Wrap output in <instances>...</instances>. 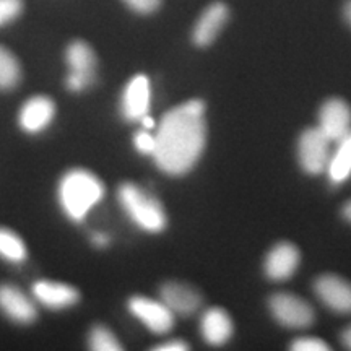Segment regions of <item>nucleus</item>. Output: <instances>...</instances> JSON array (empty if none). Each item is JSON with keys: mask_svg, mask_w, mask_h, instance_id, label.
Instances as JSON below:
<instances>
[{"mask_svg": "<svg viewBox=\"0 0 351 351\" xmlns=\"http://www.w3.org/2000/svg\"><path fill=\"white\" fill-rule=\"evenodd\" d=\"M156 350L158 351H186L189 350V345L186 341H181V340H171L168 343L156 346Z\"/></svg>", "mask_w": 351, "mask_h": 351, "instance_id": "nucleus-26", "label": "nucleus"}, {"mask_svg": "<svg viewBox=\"0 0 351 351\" xmlns=\"http://www.w3.org/2000/svg\"><path fill=\"white\" fill-rule=\"evenodd\" d=\"M343 217L348 219V221H351V200L343 207Z\"/></svg>", "mask_w": 351, "mask_h": 351, "instance_id": "nucleus-31", "label": "nucleus"}, {"mask_svg": "<svg viewBox=\"0 0 351 351\" xmlns=\"http://www.w3.org/2000/svg\"><path fill=\"white\" fill-rule=\"evenodd\" d=\"M205 106L199 99L171 109L158 125L153 160L169 176H182L199 161L207 142Z\"/></svg>", "mask_w": 351, "mask_h": 351, "instance_id": "nucleus-1", "label": "nucleus"}, {"mask_svg": "<svg viewBox=\"0 0 351 351\" xmlns=\"http://www.w3.org/2000/svg\"><path fill=\"white\" fill-rule=\"evenodd\" d=\"M33 295L43 306L51 309H65L77 304L80 300L78 289L65 283L56 282H38L33 287Z\"/></svg>", "mask_w": 351, "mask_h": 351, "instance_id": "nucleus-16", "label": "nucleus"}, {"mask_svg": "<svg viewBox=\"0 0 351 351\" xmlns=\"http://www.w3.org/2000/svg\"><path fill=\"white\" fill-rule=\"evenodd\" d=\"M202 335L207 343L213 346L225 345L232 335V322L225 311L212 307L202 317Z\"/></svg>", "mask_w": 351, "mask_h": 351, "instance_id": "nucleus-17", "label": "nucleus"}, {"mask_svg": "<svg viewBox=\"0 0 351 351\" xmlns=\"http://www.w3.org/2000/svg\"><path fill=\"white\" fill-rule=\"evenodd\" d=\"M0 311L13 322L29 324L36 319V307L21 289L12 285L0 287Z\"/></svg>", "mask_w": 351, "mask_h": 351, "instance_id": "nucleus-13", "label": "nucleus"}, {"mask_svg": "<svg viewBox=\"0 0 351 351\" xmlns=\"http://www.w3.org/2000/svg\"><path fill=\"white\" fill-rule=\"evenodd\" d=\"M300 265V251L291 243H280L265 258V275L274 282H283L295 274Z\"/></svg>", "mask_w": 351, "mask_h": 351, "instance_id": "nucleus-14", "label": "nucleus"}, {"mask_svg": "<svg viewBox=\"0 0 351 351\" xmlns=\"http://www.w3.org/2000/svg\"><path fill=\"white\" fill-rule=\"evenodd\" d=\"M129 311L153 333H166L174 326V313L163 301L134 296L129 301Z\"/></svg>", "mask_w": 351, "mask_h": 351, "instance_id": "nucleus-7", "label": "nucleus"}, {"mask_svg": "<svg viewBox=\"0 0 351 351\" xmlns=\"http://www.w3.org/2000/svg\"><path fill=\"white\" fill-rule=\"evenodd\" d=\"M0 257L8 262L21 263L26 261V245L19 234L0 228Z\"/></svg>", "mask_w": 351, "mask_h": 351, "instance_id": "nucleus-20", "label": "nucleus"}, {"mask_svg": "<svg viewBox=\"0 0 351 351\" xmlns=\"http://www.w3.org/2000/svg\"><path fill=\"white\" fill-rule=\"evenodd\" d=\"M343 16L346 20V23L351 26V0H346L343 5Z\"/></svg>", "mask_w": 351, "mask_h": 351, "instance_id": "nucleus-29", "label": "nucleus"}, {"mask_svg": "<svg viewBox=\"0 0 351 351\" xmlns=\"http://www.w3.org/2000/svg\"><path fill=\"white\" fill-rule=\"evenodd\" d=\"M119 202L122 208L138 228L148 232H160L166 228V213L161 204L152 194L135 184H122L119 187Z\"/></svg>", "mask_w": 351, "mask_h": 351, "instance_id": "nucleus-3", "label": "nucleus"}, {"mask_svg": "<svg viewBox=\"0 0 351 351\" xmlns=\"http://www.w3.org/2000/svg\"><path fill=\"white\" fill-rule=\"evenodd\" d=\"M65 60L69 65L67 88L70 91H83L95 83L96 56L90 44L85 41H73L65 51Z\"/></svg>", "mask_w": 351, "mask_h": 351, "instance_id": "nucleus-4", "label": "nucleus"}, {"mask_svg": "<svg viewBox=\"0 0 351 351\" xmlns=\"http://www.w3.org/2000/svg\"><path fill=\"white\" fill-rule=\"evenodd\" d=\"M88 343H90V348L95 351H119L122 346L119 340L114 337V333L109 330V328L98 326L95 327L90 333V339H88Z\"/></svg>", "mask_w": 351, "mask_h": 351, "instance_id": "nucleus-21", "label": "nucleus"}, {"mask_svg": "<svg viewBox=\"0 0 351 351\" xmlns=\"http://www.w3.org/2000/svg\"><path fill=\"white\" fill-rule=\"evenodd\" d=\"M21 80V67L19 59L7 47L0 46V90H13Z\"/></svg>", "mask_w": 351, "mask_h": 351, "instance_id": "nucleus-19", "label": "nucleus"}, {"mask_svg": "<svg viewBox=\"0 0 351 351\" xmlns=\"http://www.w3.org/2000/svg\"><path fill=\"white\" fill-rule=\"evenodd\" d=\"M328 140L319 127L307 129L302 132L298 143V158H300L301 168L307 174H320L327 169L330 161V148Z\"/></svg>", "mask_w": 351, "mask_h": 351, "instance_id": "nucleus-6", "label": "nucleus"}, {"mask_svg": "<svg viewBox=\"0 0 351 351\" xmlns=\"http://www.w3.org/2000/svg\"><path fill=\"white\" fill-rule=\"evenodd\" d=\"M276 322L288 328H307L314 324L313 307L291 293H276L269 301Z\"/></svg>", "mask_w": 351, "mask_h": 351, "instance_id": "nucleus-5", "label": "nucleus"}, {"mask_svg": "<svg viewBox=\"0 0 351 351\" xmlns=\"http://www.w3.org/2000/svg\"><path fill=\"white\" fill-rule=\"evenodd\" d=\"M328 178L333 184H341L351 176V132L339 140V148L330 156L327 166Z\"/></svg>", "mask_w": 351, "mask_h": 351, "instance_id": "nucleus-18", "label": "nucleus"}, {"mask_svg": "<svg viewBox=\"0 0 351 351\" xmlns=\"http://www.w3.org/2000/svg\"><path fill=\"white\" fill-rule=\"evenodd\" d=\"M150 108V82L145 75H135L127 83L122 95V114L127 121H142Z\"/></svg>", "mask_w": 351, "mask_h": 351, "instance_id": "nucleus-11", "label": "nucleus"}, {"mask_svg": "<svg viewBox=\"0 0 351 351\" xmlns=\"http://www.w3.org/2000/svg\"><path fill=\"white\" fill-rule=\"evenodd\" d=\"M160 296L161 301H163L174 314L179 315L194 314L202 304V298L194 288L176 282L165 283L163 287H161Z\"/></svg>", "mask_w": 351, "mask_h": 351, "instance_id": "nucleus-15", "label": "nucleus"}, {"mask_svg": "<svg viewBox=\"0 0 351 351\" xmlns=\"http://www.w3.org/2000/svg\"><path fill=\"white\" fill-rule=\"evenodd\" d=\"M104 195L103 182L85 169H73L62 176L59 184V200L65 215L73 221H82L88 212Z\"/></svg>", "mask_w": 351, "mask_h": 351, "instance_id": "nucleus-2", "label": "nucleus"}, {"mask_svg": "<svg viewBox=\"0 0 351 351\" xmlns=\"http://www.w3.org/2000/svg\"><path fill=\"white\" fill-rule=\"evenodd\" d=\"M341 341H343V345L346 348L351 350V326L346 327L343 333H341Z\"/></svg>", "mask_w": 351, "mask_h": 351, "instance_id": "nucleus-28", "label": "nucleus"}, {"mask_svg": "<svg viewBox=\"0 0 351 351\" xmlns=\"http://www.w3.org/2000/svg\"><path fill=\"white\" fill-rule=\"evenodd\" d=\"M93 244L98 245V247H104V245H108L109 243V238L106 234H103V232H96V234H93Z\"/></svg>", "mask_w": 351, "mask_h": 351, "instance_id": "nucleus-27", "label": "nucleus"}, {"mask_svg": "<svg viewBox=\"0 0 351 351\" xmlns=\"http://www.w3.org/2000/svg\"><path fill=\"white\" fill-rule=\"evenodd\" d=\"M56 106L54 101L47 96H33L21 106L20 125L28 134L43 132L54 119Z\"/></svg>", "mask_w": 351, "mask_h": 351, "instance_id": "nucleus-12", "label": "nucleus"}, {"mask_svg": "<svg viewBox=\"0 0 351 351\" xmlns=\"http://www.w3.org/2000/svg\"><path fill=\"white\" fill-rule=\"evenodd\" d=\"M291 350L295 351H327L330 350L324 340L314 339V337H302V339H298L293 341Z\"/></svg>", "mask_w": 351, "mask_h": 351, "instance_id": "nucleus-23", "label": "nucleus"}, {"mask_svg": "<svg viewBox=\"0 0 351 351\" xmlns=\"http://www.w3.org/2000/svg\"><path fill=\"white\" fill-rule=\"evenodd\" d=\"M319 129L330 142H339L351 132V109L343 99L332 98L319 114Z\"/></svg>", "mask_w": 351, "mask_h": 351, "instance_id": "nucleus-8", "label": "nucleus"}, {"mask_svg": "<svg viewBox=\"0 0 351 351\" xmlns=\"http://www.w3.org/2000/svg\"><path fill=\"white\" fill-rule=\"evenodd\" d=\"M228 16H230V10L223 2H215L205 8L192 32V41L195 43V46H210L225 28Z\"/></svg>", "mask_w": 351, "mask_h": 351, "instance_id": "nucleus-10", "label": "nucleus"}, {"mask_svg": "<svg viewBox=\"0 0 351 351\" xmlns=\"http://www.w3.org/2000/svg\"><path fill=\"white\" fill-rule=\"evenodd\" d=\"M134 143H135V148H137L140 153H143V155H153V152H155V147H156L155 135L148 134L147 130L137 132L134 137Z\"/></svg>", "mask_w": 351, "mask_h": 351, "instance_id": "nucleus-24", "label": "nucleus"}, {"mask_svg": "<svg viewBox=\"0 0 351 351\" xmlns=\"http://www.w3.org/2000/svg\"><path fill=\"white\" fill-rule=\"evenodd\" d=\"M163 0H124V3L134 12L142 13V15H150L160 8Z\"/></svg>", "mask_w": 351, "mask_h": 351, "instance_id": "nucleus-25", "label": "nucleus"}, {"mask_svg": "<svg viewBox=\"0 0 351 351\" xmlns=\"http://www.w3.org/2000/svg\"><path fill=\"white\" fill-rule=\"evenodd\" d=\"M142 124H143L145 129H153V127H155V122H153V119L150 116H148V114H147V116L142 117Z\"/></svg>", "mask_w": 351, "mask_h": 351, "instance_id": "nucleus-30", "label": "nucleus"}, {"mask_svg": "<svg viewBox=\"0 0 351 351\" xmlns=\"http://www.w3.org/2000/svg\"><path fill=\"white\" fill-rule=\"evenodd\" d=\"M23 12V0H0V26L12 23Z\"/></svg>", "mask_w": 351, "mask_h": 351, "instance_id": "nucleus-22", "label": "nucleus"}, {"mask_svg": "<svg viewBox=\"0 0 351 351\" xmlns=\"http://www.w3.org/2000/svg\"><path fill=\"white\" fill-rule=\"evenodd\" d=\"M315 295L328 309L339 314H351V283L335 275H322L314 283Z\"/></svg>", "mask_w": 351, "mask_h": 351, "instance_id": "nucleus-9", "label": "nucleus"}]
</instances>
